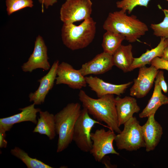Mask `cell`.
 I'll return each instance as SVG.
<instances>
[{
  "instance_id": "cell-28",
  "label": "cell",
  "mask_w": 168,
  "mask_h": 168,
  "mask_svg": "<svg viewBox=\"0 0 168 168\" xmlns=\"http://www.w3.org/2000/svg\"><path fill=\"white\" fill-rule=\"evenodd\" d=\"M155 79L160 86L161 90L164 93H167L168 91V87L165 80L163 71L161 70L158 71Z\"/></svg>"
},
{
  "instance_id": "cell-20",
  "label": "cell",
  "mask_w": 168,
  "mask_h": 168,
  "mask_svg": "<svg viewBox=\"0 0 168 168\" xmlns=\"http://www.w3.org/2000/svg\"><path fill=\"white\" fill-rule=\"evenodd\" d=\"M158 82L155 81V87L152 96L142 111L139 114L140 118L148 117L154 114L161 106L168 104V97L163 95Z\"/></svg>"
},
{
  "instance_id": "cell-26",
  "label": "cell",
  "mask_w": 168,
  "mask_h": 168,
  "mask_svg": "<svg viewBox=\"0 0 168 168\" xmlns=\"http://www.w3.org/2000/svg\"><path fill=\"white\" fill-rule=\"evenodd\" d=\"M150 0H122L116 2L118 8L128 11L130 14L136 6H139L147 7Z\"/></svg>"
},
{
  "instance_id": "cell-27",
  "label": "cell",
  "mask_w": 168,
  "mask_h": 168,
  "mask_svg": "<svg viewBox=\"0 0 168 168\" xmlns=\"http://www.w3.org/2000/svg\"><path fill=\"white\" fill-rule=\"evenodd\" d=\"M150 64L155 67L157 70L162 69L168 71V60H165L159 57L154 58L151 61Z\"/></svg>"
},
{
  "instance_id": "cell-3",
  "label": "cell",
  "mask_w": 168,
  "mask_h": 168,
  "mask_svg": "<svg viewBox=\"0 0 168 168\" xmlns=\"http://www.w3.org/2000/svg\"><path fill=\"white\" fill-rule=\"evenodd\" d=\"M96 25V22L91 17L77 26L73 23H63L61 31L63 44L72 50L87 47L94 38Z\"/></svg>"
},
{
  "instance_id": "cell-29",
  "label": "cell",
  "mask_w": 168,
  "mask_h": 168,
  "mask_svg": "<svg viewBox=\"0 0 168 168\" xmlns=\"http://www.w3.org/2000/svg\"><path fill=\"white\" fill-rule=\"evenodd\" d=\"M6 132L3 129H0V147L1 148H6L7 147V142L6 139Z\"/></svg>"
},
{
  "instance_id": "cell-2",
  "label": "cell",
  "mask_w": 168,
  "mask_h": 168,
  "mask_svg": "<svg viewBox=\"0 0 168 168\" xmlns=\"http://www.w3.org/2000/svg\"><path fill=\"white\" fill-rule=\"evenodd\" d=\"M126 11L121 9L110 12L105 21L103 29L120 34L130 43L138 41L148 30L147 25L138 19L134 15L128 16Z\"/></svg>"
},
{
  "instance_id": "cell-19",
  "label": "cell",
  "mask_w": 168,
  "mask_h": 168,
  "mask_svg": "<svg viewBox=\"0 0 168 168\" xmlns=\"http://www.w3.org/2000/svg\"><path fill=\"white\" fill-rule=\"evenodd\" d=\"M168 45V39L161 37V40L158 45L150 50H147L138 58H134L130 67V71L141 67L150 64L151 61L155 58H161L165 48Z\"/></svg>"
},
{
  "instance_id": "cell-32",
  "label": "cell",
  "mask_w": 168,
  "mask_h": 168,
  "mask_svg": "<svg viewBox=\"0 0 168 168\" xmlns=\"http://www.w3.org/2000/svg\"><path fill=\"white\" fill-rule=\"evenodd\" d=\"M166 0L168 2V0Z\"/></svg>"
},
{
  "instance_id": "cell-1",
  "label": "cell",
  "mask_w": 168,
  "mask_h": 168,
  "mask_svg": "<svg viewBox=\"0 0 168 168\" xmlns=\"http://www.w3.org/2000/svg\"><path fill=\"white\" fill-rule=\"evenodd\" d=\"M78 97L83 107L86 108L96 120L104 122L115 132H120L114 95H107L96 99L91 97L81 90Z\"/></svg>"
},
{
  "instance_id": "cell-14",
  "label": "cell",
  "mask_w": 168,
  "mask_h": 168,
  "mask_svg": "<svg viewBox=\"0 0 168 168\" xmlns=\"http://www.w3.org/2000/svg\"><path fill=\"white\" fill-rule=\"evenodd\" d=\"M113 66L112 55L103 52L83 64L79 70L86 77L90 74H103L111 69Z\"/></svg>"
},
{
  "instance_id": "cell-13",
  "label": "cell",
  "mask_w": 168,
  "mask_h": 168,
  "mask_svg": "<svg viewBox=\"0 0 168 168\" xmlns=\"http://www.w3.org/2000/svg\"><path fill=\"white\" fill-rule=\"evenodd\" d=\"M87 84L94 91L98 98L108 95L118 96L124 93L126 89L133 83V82L119 85L107 82L96 77H85Z\"/></svg>"
},
{
  "instance_id": "cell-7",
  "label": "cell",
  "mask_w": 168,
  "mask_h": 168,
  "mask_svg": "<svg viewBox=\"0 0 168 168\" xmlns=\"http://www.w3.org/2000/svg\"><path fill=\"white\" fill-rule=\"evenodd\" d=\"M114 132L110 129L106 131L101 128L97 129L94 133H91L92 144L89 152L96 161L101 162L103 158L109 154L119 155L113 146L116 136Z\"/></svg>"
},
{
  "instance_id": "cell-23",
  "label": "cell",
  "mask_w": 168,
  "mask_h": 168,
  "mask_svg": "<svg viewBox=\"0 0 168 168\" xmlns=\"http://www.w3.org/2000/svg\"><path fill=\"white\" fill-rule=\"evenodd\" d=\"M12 155L21 160L28 168H52L53 167L37 159L30 157L27 153L19 147L11 149Z\"/></svg>"
},
{
  "instance_id": "cell-25",
  "label": "cell",
  "mask_w": 168,
  "mask_h": 168,
  "mask_svg": "<svg viewBox=\"0 0 168 168\" xmlns=\"http://www.w3.org/2000/svg\"><path fill=\"white\" fill-rule=\"evenodd\" d=\"M32 0H6V10L8 15L26 7L33 6Z\"/></svg>"
},
{
  "instance_id": "cell-30",
  "label": "cell",
  "mask_w": 168,
  "mask_h": 168,
  "mask_svg": "<svg viewBox=\"0 0 168 168\" xmlns=\"http://www.w3.org/2000/svg\"><path fill=\"white\" fill-rule=\"evenodd\" d=\"M38 1L42 5V9L43 10L44 7L47 9L49 6H53L57 1V0H38Z\"/></svg>"
},
{
  "instance_id": "cell-18",
  "label": "cell",
  "mask_w": 168,
  "mask_h": 168,
  "mask_svg": "<svg viewBox=\"0 0 168 168\" xmlns=\"http://www.w3.org/2000/svg\"><path fill=\"white\" fill-rule=\"evenodd\" d=\"M39 118L33 132L46 135L50 140L54 139L56 133L54 115L47 111H40Z\"/></svg>"
},
{
  "instance_id": "cell-12",
  "label": "cell",
  "mask_w": 168,
  "mask_h": 168,
  "mask_svg": "<svg viewBox=\"0 0 168 168\" xmlns=\"http://www.w3.org/2000/svg\"><path fill=\"white\" fill-rule=\"evenodd\" d=\"M59 64L58 60L55 61L48 72L38 80L40 85L38 89L29 95L30 102H33L35 105H40L44 103L47 95L54 86Z\"/></svg>"
},
{
  "instance_id": "cell-8",
  "label": "cell",
  "mask_w": 168,
  "mask_h": 168,
  "mask_svg": "<svg viewBox=\"0 0 168 168\" xmlns=\"http://www.w3.org/2000/svg\"><path fill=\"white\" fill-rule=\"evenodd\" d=\"M91 0H66L62 5L60 17L63 23H73L91 17Z\"/></svg>"
},
{
  "instance_id": "cell-4",
  "label": "cell",
  "mask_w": 168,
  "mask_h": 168,
  "mask_svg": "<svg viewBox=\"0 0 168 168\" xmlns=\"http://www.w3.org/2000/svg\"><path fill=\"white\" fill-rule=\"evenodd\" d=\"M81 110L80 104L71 103L54 115L56 132L58 136L57 152L64 150L72 142L74 126Z\"/></svg>"
},
{
  "instance_id": "cell-22",
  "label": "cell",
  "mask_w": 168,
  "mask_h": 168,
  "mask_svg": "<svg viewBox=\"0 0 168 168\" xmlns=\"http://www.w3.org/2000/svg\"><path fill=\"white\" fill-rule=\"evenodd\" d=\"M124 40L125 37L120 34L106 31L103 35L101 45L103 52L113 55Z\"/></svg>"
},
{
  "instance_id": "cell-11",
  "label": "cell",
  "mask_w": 168,
  "mask_h": 168,
  "mask_svg": "<svg viewBox=\"0 0 168 168\" xmlns=\"http://www.w3.org/2000/svg\"><path fill=\"white\" fill-rule=\"evenodd\" d=\"M55 83L57 85H67L74 89H81L87 84L85 77L79 69H74L70 64L64 62L58 65Z\"/></svg>"
},
{
  "instance_id": "cell-21",
  "label": "cell",
  "mask_w": 168,
  "mask_h": 168,
  "mask_svg": "<svg viewBox=\"0 0 168 168\" xmlns=\"http://www.w3.org/2000/svg\"><path fill=\"white\" fill-rule=\"evenodd\" d=\"M132 45H121L113 55L114 65L124 72H130V67L134 60Z\"/></svg>"
},
{
  "instance_id": "cell-15",
  "label": "cell",
  "mask_w": 168,
  "mask_h": 168,
  "mask_svg": "<svg viewBox=\"0 0 168 168\" xmlns=\"http://www.w3.org/2000/svg\"><path fill=\"white\" fill-rule=\"evenodd\" d=\"M33 104L24 108H20L21 112L10 116L0 119V129L7 132L10 130L16 123L25 121H30L36 124L37 114L41 110L40 108H35Z\"/></svg>"
},
{
  "instance_id": "cell-5",
  "label": "cell",
  "mask_w": 168,
  "mask_h": 168,
  "mask_svg": "<svg viewBox=\"0 0 168 168\" xmlns=\"http://www.w3.org/2000/svg\"><path fill=\"white\" fill-rule=\"evenodd\" d=\"M123 125V130L116 135L114 140L117 149L132 151L145 147L142 126L136 118L133 116Z\"/></svg>"
},
{
  "instance_id": "cell-9",
  "label": "cell",
  "mask_w": 168,
  "mask_h": 168,
  "mask_svg": "<svg viewBox=\"0 0 168 168\" xmlns=\"http://www.w3.org/2000/svg\"><path fill=\"white\" fill-rule=\"evenodd\" d=\"M49 59L47 47L42 37L39 35L35 41L33 52L28 61L21 66V69L24 72H30L38 68L49 70L51 66Z\"/></svg>"
},
{
  "instance_id": "cell-24",
  "label": "cell",
  "mask_w": 168,
  "mask_h": 168,
  "mask_svg": "<svg viewBox=\"0 0 168 168\" xmlns=\"http://www.w3.org/2000/svg\"><path fill=\"white\" fill-rule=\"evenodd\" d=\"M162 10L165 15L163 21L158 24H151L150 27L153 30L154 35L168 39V10Z\"/></svg>"
},
{
  "instance_id": "cell-16",
  "label": "cell",
  "mask_w": 168,
  "mask_h": 168,
  "mask_svg": "<svg viewBox=\"0 0 168 168\" xmlns=\"http://www.w3.org/2000/svg\"><path fill=\"white\" fill-rule=\"evenodd\" d=\"M154 115L153 114L148 117L146 123L141 126L147 152L155 149L163 134L162 128L155 119Z\"/></svg>"
},
{
  "instance_id": "cell-10",
  "label": "cell",
  "mask_w": 168,
  "mask_h": 168,
  "mask_svg": "<svg viewBox=\"0 0 168 168\" xmlns=\"http://www.w3.org/2000/svg\"><path fill=\"white\" fill-rule=\"evenodd\" d=\"M137 77L133 80L134 83L130 90V95L140 98L145 97L152 88L154 80L159 71L151 65L139 68Z\"/></svg>"
},
{
  "instance_id": "cell-6",
  "label": "cell",
  "mask_w": 168,
  "mask_h": 168,
  "mask_svg": "<svg viewBox=\"0 0 168 168\" xmlns=\"http://www.w3.org/2000/svg\"><path fill=\"white\" fill-rule=\"evenodd\" d=\"M87 110L83 107L75 123L72 136V141L77 147L84 152H90L92 142L91 139V131L96 124L100 122L92 118Z\"/></svg>"
},
{
  "instance_id": "cell-31",
  "label": "cell",
  "mask_w": 168,
  "mask_h": 168,
  "mask_svg": "<svg viewBox=\"0 0 168 168\" xmlns=\"http://www.w3.org/2000/svg\"><path fill=\"white\" fill-rule=\"evenodd\" d=\"M161 58L165 60H168V45L165 48L163 55Z\"/></svg>"
},
{
  "instance_id": "cell-17",
  "label": "cell",
  "mask_w": 168,
  "mask_h": 168,
  "mask_svg": "<svg viewBox=\"0 0 168 168\" xmlns=\"http://www.w3.org/2000/svg\"><path fill=\"white\" fill-rule=\"evenodd\" d=\"M115 105L119 127L133 117V114L138 113L140 109L137 100L133 97L125 96L115 98Z\"/></svg>"
}]
</instances>
